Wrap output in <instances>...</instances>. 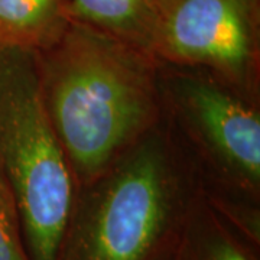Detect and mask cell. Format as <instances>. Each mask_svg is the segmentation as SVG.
<instances>
[{
  "label": "cell",
  "instance_id": "6da1fadb",
  "mask_svg": "<svg viewBox=\"0 0 260 260\" xmlns=\"http://www.w3.org/2000/svg\"><path fill=\"white\" fill-rule=\"evenodd\" d=\"M51 49L48 113L78 174L93 177L149 120L150 77L135 47L81 22Z\"/></svg>",
  "mask_w": 260,
  "mask_h": 260
},
{
  "label": "cell",
  "instance_id": "7a4b0ae2",
  "mask_svg": "<svg viewBox=\"0 0 260 260\" xmlns=\"http://www.w3.org/2000/svg\"><path fill=\"white\" fill-rule=\"evenodd\" d=\"M35 52L0 49V167L15 197L29 260H59L71 225L73 181Z\"/></svg>",
  "mask_w": 260,
  "mask_h": 260
},
{
  "label": "cell",
  "instance_id": "3957f363",
  "mask_svg": "<svg viewBox=\"0 0 260 260\" xmlns=\"http://www.w3.org/2000/svg\"><path fill=\"white\" fill-rule=\"evenodd\" d=\"M172 191L162 150L146 145L78 217L59 260H152L172 223Z\"/></svg>",
  "mask_w": 260,
  "mask_h": 260
},
{
  "label": "cell",
  "instance_id": "277c9868",
  "mask_svg": "<svg viewBox=\"0 0 260 260\" xmlns=\"http://www.w3.org/2000/svg\"><path fill=\"white\" fill-rule=\"evenodd\" d=\"M256 0H171L159 15L155 45L184 62L242 77L256 38Z\"/></svg>",
  "mask_w": 260,
  "mask_h": 260
},
{
  "label": "cell",
  "instance_id": "5b68a950",
  "mask_svg": "<svg viewBox=\"0 0 260 260\" xmlns=\"http://www.w3.org/2000/svg\"><path fill=\"white\" fill-rule=\"evenodd\" d=\"M186 106L215 152L253 184L260 179V120L242 102L215 85L191 81Z\"/></svg>",
  "mask_w": 260,
  "mask_h": 260
},
{
  "label": "cell",
  "instance_id": "8992f818",
  "mask_svg": "<svg viewBox=\"0 0 260 260\" xmlns=\"http://www.w3.org/2000/svg\"><path fill=\"white\" fill-rule=\"evenodd\" d=\"M70 22L67 0H0V49H51Z\"/></svg>",
  "mask_w": 260,
  "mask_h": 260
},
{
  "label": "cell",
  "instance_id": "52a82bcc",
  "mask_svg": "<svg viewBox=\"0 0 260 260\" xmlns=\"http://www.w3.org/2000/svg\"><path fill=\"white\" fill-rule=\"evenodd\" d=\"M71 20L90 25L135 48L155 45L159 10L153 0H67Z\"/></svg>",
  "mask_w": 260,
  "mask_h": 260
},
{
  "label": "cell",
  "instance_id": "ba28073f",
  "mask_svg": "<svg viewBox=\"0 0 260 260\" xmlns=\"http://www.w3.org/2000/svg\"><path fill=\"white\" fill-rule=\"evenodd\" d=\"M0 260H29L23 246L18 208L0 167Z\"/></svg>",
  "mask_w": 260,
  "mask_h": 260
},
{
  "label": "cell",
  "instance_id": "9c48e42d",
  "mask_svg": "<svg viewBox=\"0 0 260 260\" xmlns=\"http://www.w3.org/2000/svg\"><path fill=\"white\" fill-rule=\"evenodd\" d=\"M192 260H251V257L227 233L214 230L195 246Z\"/></svg>",
  "mask_w": 260,
  "mask_h": 260
},
{
  "label": "cell",
  "instance_id": "30bf717a",
  "mask_svg": "<svg viewBox=\"0 0 260 260\" xmlns=\"http://www.w3.org/2000/svg\"><path fill=\"white\" fill-rule=\"evenodd\" d=\"M153 2H155V5H156V8H158L159 10V15H160V12L167 8L168 3H169L171 0H153Z\"/></svg>",
  "mask_w": 260,
  "mask_h": 260
}]
</instances>
